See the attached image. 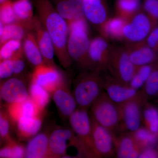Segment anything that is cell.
I'll return each mask as SVG.
<instances>
[{"label": "cell", "mask_w": 158, "mask_h": 158, "mask_svg": "<svg viewBox=\"0 0 158 158\" xmlns=\"http://www.w3.org/2000/svg\"><path fill=\"white\" fill-rule=\"evenodd\" d=\"M156 63L136 67L135 72L130 82L129 86L137 90L143 87Z\"/></svg>", "instance_id": "obj_27"}, {"label": "cell", "mask_w": 158, "mask_h": 158, "mask_svg": "<svg viewBox=\"0 0 158 158\" xmlns=\"http://www.w3.org/2000/svg\"><path fill=\"white\" fill-rule=\"evenodd\" d=\"M24 52L32 65L37 66L43 64V57L33 33H28L24 42Z\"/></svg>", "instance_id": "obj_23"}, {"label": "cell", "mask_w": 158, "mask_h": 158, "mask_svg": "<svg viewBox=\"0 0 158 158\" xmlns=\"http://www.w3.org/2000/svg\"><path fill=\"white\" fill-rule=\"evenodd\" d=\"M136 69L125 48L111 47L106 69L110 75L119 81L129 85Z\"/></svg>", "instance_id": "obj_5"}, {"label": "cell", "mask_w": 158, "mask_h": 158, "mask_svg": "<svg viewBox=\"0 0 158 158\" xmlns=\"http://www.w3.org/2000/svg\"><path fill=\"white\" fill-rule=\"evenodd\" d=\"M14 73L18 74L23 70L25 67V64L23 60L21 59H16L13 60Z\"/></svg>", "instance_id": "obj_41"}, {"label": "cell", "mask_w": 158, "mask_h": 158, "mask_svg": "<svg viewBox=\"0 0 158 158\" xmlns=\"http://www.w3.org/2000/svg\"><path fill=\"white\" fill-rule=\"evenodd\" d=\"M48 138L43 133L34 137L27 146L25 156L28 158H40L48 156Z\"/></svg>", "instance_id": "obj_21"}, {"label": "cell", "mask_w": 158, "mask_h": 158, "mask_svg": "<svg viewBox=\"0 0 158 158\" xmlns=\"http://www.w3.org/2000/svg\"><path fill=\"white\" fill-rule=\"evenodd\" d=\"M9 122L4 118L0 125V135L2 137H6L9 133Z\"/></svg>", "instance_id": "obj_42"}, {"label": "cell", "mask_w": 158, "mask_h": 158, "mask_svg": "<svg viewBox=\"0 0 158 158\" xmlns=\"http://www.w3.org/2000/svg\"><path fill=\"white\" fill-rule=\"evenodd\" d=\"M68 25L67 50L71 59L82 68L93 69L88 55L90 41L85 17L68 22Z\"/></svg>", "instance_id": "obj_2"}, {"label": "cell", "mask_w": 158, "mask_h": 158, "mask_svg": "<svg viewBox=\"0 0 158 158\" xmlns=\"http://www.w3.org/2000/svg\"><path fill=\"white\" fill-rule=\"evenodd\" d=\"M57 11L68 22L85 17L83 0H62L57 5Z\"/></svg>", "instance_id": "obj_20"}, {"label": "cell", "mask_w": 158, "mask_h": 158, "mask_svg": "<svg viewBox=\"0 0 158 158\" xmlns=\"http://www.w3.org/2000/svg\"><path fill=\"white\" fill-rule=\"evenodd\" d=\"M7 0H0V4H3V3L6 2Z\"/></svg>", "instance_id": "obj_45"}, {"label": "cell", "mask_w": 158, "mask_h": 158, "mask_svg": "<svg viewBox=\"0 0 158 158\" xmlns=\"http://www.w3.org/2000/svg\"><path fill=\"white\" fill-rule=\"evenodd\" d=\"M143 118L148 129L157 135L158 134V110L154 107L148 106L143 113Z\"/></svg>", "instance_id": "obj_33"}, {"label": "cell", "mask_w": 158, "mask_h": 158, "mask_svg": "<svg viewBox=\"0 0 158 158\" xmlns=\"http://www.w3.org/2000/svg\"><path fill=\"white\" fill-rule=\"evenodd\" d=\"M144 12L156 25L158 24V0H145Z\"/></svg>", "instance_id": "obj_37"}, {"label": "cell", "mask_w": 158, "mask_h": 158, "mask_svg": "<svg viewBox=\"0 0 158 158\" xmlns=\"http://www.w3.org/2000/svg\"><path fill=\"white\" fill-rule=\"evenodd\" d=\"M144 101L139 92L138 96L135 98L118 105L120 113L118 127L120 126L121 130L133 133L141 127V105Z\"/></svg>", "instance_id": "obj_9"}, {"label": "cell", "mask_w": 158, "mask_h": 158, "mask_svg": "<svg viewBox=\"0 0 158 158\" xmlns=\"http://www.w3.org/2000/svg\"><path fill=\"white\" fill-rule=\"evenodd\" d=\"M53 98L60 113L65 117H69L76 110L75 99L65 84L53 91Z\"/></svg>", "instance_id": "obj_18"}, {"label": "cell", "mask_w": 158, "mask_h": 158, "mask_svg": "<svg viewBox=\"0 0 158 158\" xmlns=\"http://www.w3.org/2000/svg\"><path fill=\"white\" fill-rule=\"evenodd\" d=\"M16 19L25 28H31L33 22V11L29 0H18L12 4Z\"/></svg>", "instance_id": "obj_22"}, {"label": "cell", "mask_w": 158, "mask_h": 158, "mask_svg": "<svg viewBox=\"0 0 158 158\" xmlns=\"http://www.w3.org/2000/svg\"><path fill=\"white\" fill-rule=\"evenodd\" d=\"M30 96L40 111L45 107L49 101L48 91L34 82H32L30 88Z\"/></svg>", "instance_id": "obj_29"}, {"label": "cell", "mask_w": 158, "mask_h": 158, "mask_svg": "<svg viewBox=\"0 0 158 158\" xmlns=\"http://www.w3.org/2000/svg\"><path fill=\"white\" fill-rule=\"evenodd\" d=\"M91 138L97 158L110 157L115 153L113 135L102 126L90 115Z\"/></svg>", "instance_id": "obj_8"}, {"label": "cell", "mask_w": 158, "mask_h": 158, "mask_svg": "<svg viewBox=\"0 0 158 158\" xmlns=\"http://www.w3.org/2000/svg\"><path fill=\"white\" fill-rule=\"evenodd\" d=\"M13 73H14L13 60L7 59L0 64V78H7Z\"/></svg>", "instance_id": "obj_38"}, {"label": "cell", "mask_w": 158, "mask_h": 158, "mask_svg": "<svg viewBox=\"0 0 158 158\" xmlns=\"http://www.w3.org/2000/svg\"><path fill=\"white\" fill-rule=\"evenodd\" d=\"M111 47L102 37L90 41L88 55L93 69L102 72L107 69Z\"/></svg>", "instance_id": "obj_14"}, {"label": "cell", "mask_w": 158, "mask_h": 158, "mask_svg": "<svg viewBox=\"0 0 158 158\" xmlns=\"http://www.w3.org/2000/svg\"><path fill=\"white\" fill-rule=\"evenodd\" d=\"M81 144L73 131L65 129H57L52 133L48 138V156H65L69 146Z\"/></svg>", "instance_id": "obj_11"}, {"label": "cell", "mask_w": 158, "mask_h": 158, "mask_svg": "<svg viewBox=\"0 0 158 158\" xmlns=\"http://www.w3.org/2000/svg\"><path fill=\"white\" fill-rule=\"evenodd\" d=\"M38 11L40 21L52 40L55 53L62 65L68 68L72 63L67 50L68 24L48 2H41L38 6Z\"/></svg>", "instance_id": "obj_1"}, {"label": "cell", "mask_w": 158, "mask_h": 158, "mask_svg": "<svg viewBox=\"0 0 158 158\" xmlns=\"http://www.w3.org/2000/svg\"><path fill=\"white\" fill-rule=\"evenodd\" d=\"M0 94L5 101L12 104L23 102L29 98L25 85L16 78L6 81L2 86Z\"/></svg>", "instance_id": "obj_16"}, {"label": "cell", "mask_w": 158, "mask_h": 158, "mask_svg": "<svg viewBox=\"0 0 158 158\" xmlns=\"http://www.w3.org/2000/svg\"><path fill=\"white\" fill-rule=\"evenodd\" d=\"M125 23L126 20L119 16L107 19L101 25L102 33L112 39H123V31Z\"/></svg>", "instance_id": "obj_24"}, {"label": "cell", "mask_w": 158, "mask_h": 158, "mask_svg": "<svg viewBox=\"0 0 158 158\" xmlns=\"http://www.w3.org/2000/svg\"><path fill=\"white\" fill-rule=\"evenodd\" d=\"M131 61L136 67L156 63L158 54L144 41L129 43L125 47Z\"/></svg>", "instance_id": "obj_15"}, {"label": "cell", "mask_w": 158, "mask_h": 158, "mask_svg": "<svg viewBox=\"0 0 158 158\" xmlns=\"http://www.w3.org/2000/svg\"><path fill=\"white\" fill-rule=\"evenodd\" d=\"M18 128L22 135L29 137L36 135L42 125V121L37 116H22L17 120Z\"/></svg>", "instance_id": "obj_25"}, {"label": "cell", "mask_w": 158, "mask_h": 158, "mask_svg": "<svg viewBox=\"0 0 158 158\" xmlns=\"http://www.w3.org/2000/svg\"><path fill=\"white\" fill-rule=\"evenodd\" d=\"M113 136L117 158H138L142 149L137 144L131 133L123 134L118 137L113 135Z\"/></svg>", "instance_id": "obj_17"}, {"label": "cell", "mask_w": 158, "mask_h": 158, "mask_svg": "<svg viewBox=\"0 0 158 158\" xmlns=\"http://www.w3.org/2000/svg\"><path fill=\"white\" fill-rule=\"evenodd\" d=\"M0 97H1V94H0Z\"/></svg>", "instance_id": "obj_46"}, {"label": "cell", "mask_w": 158, "mask_h": 158, "mask_svg": "<svg viewBox=\"0 0 158 158\" xmlns=\"http://www.w3.org/2000/svg\"></svg>", "instance_id": "obj_47"}, {"label": "cell", "mask_w": 158, "mask_h": 158, "mask_svg": "<svg viewBox=\"0 0 158 158\" xmlns=\"http://www.w3.org/2000/svg\"><path fill=\"white\" fill-rule=\"evenodd\" d=\"M24 27L19 24H10L4 27V31L0 37L2 43H5L11 40H20L25 35Z\"/></svg>", "instance_id": "obj_32"}, {"label": "cell", "mask_w": 158, "mask_h": 158, "mask_svg": "<svg viewBox=\"0 0 158 158\" xmlns=\"http://www.w3.org/2000/svg\"><path fill=\"white\" fill-rule=\"evenodd\" d=\"M102 77L103 89L110 99L116 104H123L139 94L138 90L119 81L110 74L103 76L102 74Z\"/></svg>", "instance_id": "obj_10"}, {"label": "cell", "mask_w": 158, "mask_h": 158, "mask_svg": "<svg viewBox=\"0 0 158 158\" xmlns=\"http://www.w3.org/2000/svg\"><path fill=\"white\" fill-rule=\"evenodd\" d=\"M90 108L91 115L97 122L115 135L120 121L118 105L111 100L103 90Z\"/></svg>", "instance_id": "obj_4"}, {"label": "cell", "mask_w": 158, "mask_h": 158, "mask_svg": "<svg viewBox=\"0 0 158 158\" xmlns=\"http://www.w3.org/2000/svg\"><path fill=\"white\" fill-rule=\"evenodd\" d=\"M158 93V62L156 63L152 72L150 75L143 86L142 92L139 93L140 96L144 101L145 96H154Z\"/></svg>", "instance_id": "obj_31"}, {"label": "cell", "mask_w": 158, "mask_h": 158, "mask_svg": "<svg viewBox=\"0 0 158 158\" xmlns=\"http://www.w3.org/2000/svg\"><path fill=\"white\" fill-rule=\"evenodd\" d=\"M25 155V150L20 145L5 147L0 149L1 158H20Z\"/></svg>", "instance_id": "obj_36"}, {"label": "cell", "mask_w": 158, "mask_h": 158, "mask_svg": "<svg viewBox=\"0 0 158 158\" xmlns=\"http://www.w3.org/2000/svg\"><path fill=\"white\" fill-rule=\"evenodd\" d=\"M34 31L36 40L44 60L48 65L55 66L54 56L55 53L53 44L47 31L42 23L37 18H34L31 27Z\"/></svg>", "instance_id": "obj_13"}, {"label": "cell", "mask_w": 158, "mask_h": 158, "mask_svg": "<svg viewBox=\"0 0 158 158\" xmlns=\"http://www.w3.org/2000/svg\"><path fill=\"white\" fill-rule=\"evenodd\" d=\"M140 0H119L118 3V15L125 20L138 12Z\"/></svg>", "instance_id": "obj_30"}, {"label": "cell", "mask_w": 158, "mask_h": 158, "mask_svg": "<svg viewBox=\"0 0 158 158\" xmlns=\"http://www.w3.org/2000/svg\"><path fill=\"white\" fill-rule=\"evenodd\" d=\"M102 72L91 69L78 79L73 95L79 107L88 110L103 90Z\"/></svg>", "instance_id": "obj_3"}, {"label": "cell", "mask_w": 158, "mask_h": 158, "mask_svg": "<svg viewBox=\"0 0 158 158\" xmlns=\"http://www.w3.org/2000/svg\"><path fill=\"white\" fill-rule=\"evenodd\" d=\"M138 145L143 150L152 147L157 141V135L147 128L140 127L134 132L131 133Z\"/></svg>", "instance_id": "obj_28"}, {"label": "cell", "mask_w": 158, "mask_h": 158, "mask_svg": "<svg viewBox=\"0 0 158 158\" xmlns=\"http://www.w3.org/2000/svg\"><path fill=\"white\" fill-rule=\"evenodd\" d=\"M83 6L84 16L94 24L101 26L107 19L101 0H83Z\"/></svg>", "instance_id": "obj_19"}, {"label": "cell", "mask_w": 158, "mask_h": 158, "mask_svg": "<svg viewBox=\"0 0 158 158\" xmlns=\"http://www.w3.org/2000/svg\"><path fill=\"white\" fill-rule=\"evenodd\" d=\"M145 42L150 48L158 54V24L151 31L145 40Z\"/></svg>", "instance_id": "obj_39"}, {"label": "cell", "mask_w": 158, "mask_h": 158, "mask_svg": "<svg viewBox=\"0 0 158 158\" xmlns=\"http://www.w3.org/2000/svg\"><path fill=\"white\" fill-rule=\"evenodd\" d=\"M87 109L79 107L69 116V122L74 133L76 135L88 157L97 158L91 138V117Z\"/></svg>", "instance_id": "obj_6"}, {"label": "cell", "mask_w": 158, "mask_h": 158, "mask_svg": "<svg viewBox=\"0 0 158 158\" xmlns=\"http://www.w3.org/2000/svg\"><path fill=\"white\" fill-rule=\"evenodd\" d=\"M4 27L2 22L0 20V37L2 36L4 31Z\"/></svg>", "instance_id": "obj_43"}, {"label": "cell", "mask_w": 158, "mask_h": 158, "mask_svg": "<svg viewBox=\"0 0 158 158\" xmlns=\"http://www.w3.org/2000/svg\"><path fill=\"white\" fill-rule=\"evenodd\" d=\"M21 44L19 40H11L7 41L0 50V56L2 59H8L15 53L21 52Z\"/></svg>", "instance_id": "obj_34"}, {"label": "cell", "mask_w": 158, "mask_h": 158, "mask_svg": "<svg viewBox=\"0 0 158 158\" xmlns=\"http://www.w3.org/2000/svg\"><path fill=\"white\" fill-rule=\"evenodd\" d=\"M3 119H4V118H3L2 116V114L0 113V125H1V123H2Z\"/></svg>", "instance_id": "obj_44"}, {"label": "cell", "mask_w": 158, "mask_h": 158, "mask_svg": "<svg viewBox=\"0 0 158 158\" xmlns=\"http://www.w3.org/2000/svg\"><path fill=\"white\" fill-rule=\"evenodd\" d=\"M156 26L145 12L138 11L126 20L123 31V38L130 43L144 41Z\"/></svg>", "instance_id": "obj_7"}, {"label": "cell", "mask_w": 158, "mask_h": 158, "mask_svg": "<svg viewBox=\"0 0 158 158\" xmlns=\"http://www.w3.org/2000/svg\"><path fill=\"white\" fill-rule=\"evenodd\" d=\"M16 19L12 4L9 2L3 3L0 6V20L8 25L13 23Z\"/></svg>", "instance_id": "obj_35"}, {"label": "cell", "mask_w": 158, "mask_h": 158, "mask_svg": "<svg viewBox=\"0 0 158 158\" xmlns=\"http://www.w3.org/2000/svg\"><path fill=\"white\" fill-rule=\"evenodd\" d=\"M33 82L48 92H53L65 84L63 76L55 66L41 65L37 66L33 76Z\"/></svg>", "instance_id": "obj_12"}, {"label": "cell", "mask_w": 158, "mask_h": 158, "mask_svg": "<svg viewBox=\"0 0 158 158\" xmlns=\"http://www.w3.org/2000/svg\"><path fill=\"white\" fill-rule=\"evenodd\" d=\"M138 158H158V152L152 147L147 148L142 150Z\"/></svg>", "instance_id": "obj_40"}, {"label": "cell", "mask_w": 158, "mask_h": 158, "mask_svg": "<svg viewBox=\"0 0 158 158\" xmlns=\"http://www.w3.org/2000/svg\"><path fill=\"white\" fill-rule=\"evenodd\" d=\"M13 106L12 115L17 120L22 116L36 117L38 111H40L30 98L23 102L14 104Z\"/></svg>", "instance_id": "obj_26"}]
</instances>
